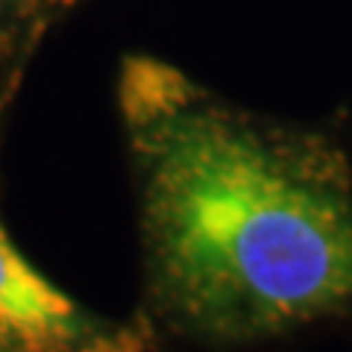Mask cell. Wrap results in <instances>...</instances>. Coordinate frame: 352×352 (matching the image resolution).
Instances as JSON below:
<instances>
[{
    "label": "cell",
    "instance_id": "obj_2",
    "mask_svg": "<svg viewBox=\"0 0 352 352\" xmlns=\"http://www.w3.org/2000/svg\"><path fill=\"white\" fill-rule=\"evenodd\" d=\"M97 344V329L50 279L21 256L0 226V346L18 352H71Z\"/></svg>",
    "mask_w": 352,
    "mask_h": 352
},
{
    "label": "cell",
    "instance_id": "obj_1",
    "mask_svg": "<svg viewBox=\"0 0 352 352\" xmlns=\"http://www.w3.org/2000/svg\"><path fill=\"white\" fill-rule=\"evenodd\" d=\"M150 258L200 335L247 340L352 305V182L311 141L138 62L124 82Z\"/></svg>",
    "mask_w": 352,
    "mask_h": 352
}]
</instances>
